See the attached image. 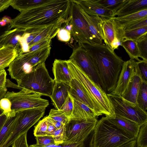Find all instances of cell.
I'll return each instance as SVG.
<instances>
[{
  "label": "cell",
  "instance_id": "6da1fadb",
  "mask_svg": "<svg viewBox=\"0 0 147 147\" xmlns=\"http://www.w3.org/2000/svg\"><path fill=\"white\" fill-rule=\"evenodd\" d=\"M70 0H49L34 8L22 11L9 23L11 29H22L62 24L68 17Z\"/></svg>",
  "mask_w": 147,
  "mask_h": 147
},
{
  "label": "cell",
  "instance_id": "7a4b0ae2",
  "mask_svg": "<svg viewBox=\"0 0 147 147\" xmlns=\"http://www.w3.org/2000/svg\"><path fill=\"white\" fill-rule=\"evenodd\" d=\"M90 56L98 72L101 88L107 93L115 89L124 61L103 43L90 45L79 44Z\"/></svg>",
  "mask_w": 147,
  "mask_h": 147
},
{
  "label": "cell",
  "instance_id": "3957f363",
  "mask_svg": "<svg viewBox=\"0 0 147 147\" xmlns=\"http://www.w3.org/2000/svg\"><path fill=\"white\" fill-rule=\"evenodd\" d=\"M67 61L72 77L82 84L92 101L96 117L104 115L106 117L114 118L113 108L107 93L81 70L73 60L69 59Z\"/></svg>",
  "mask_w": 147,
  "mask_h": 147
},
{
  "label": "cell",
  "instance_id": "277c9868",
  "mask_svg": "<svg viewBox=\"0 0 147 147\" xmlns=\"http://www.w3.org/2000/svg\"><path fill=\"white\" fill-rule=\"evenodd\" d=\"M136 139L103 117L94 128L93 145V147H119Z\"/></svg>",
  "mask_w": 147,
  "mask_h": 147
},
{
  "label": "cell",
  "instance_id": "5b68a950",
  "mask_svg": "<svg viewBox=\"0 0 147 147\" xmlns=\"http://www.w3.org/2000/svg\"><path fill=\"white\" fill-rule=\"evenodd\" d=\"M55 83L50 76L45 62L36 66L18 84V88L50 97Z\"/></svg>",
  "mask_w": 147,
  "mask_h": 147
},
{
  "label": "cell",
  "instance_id": "8992f818",
  "mask_svg": "<svg viewBox=\"0 0 147 147\" xmlns=\"http://www.w3.org/2000/svg\"><path fill=\"white\" fill-rule=\"evenodd\" d=\"M96 118L88 120L69 119L66 124L67 140L63 144L74 147H84L88 143L89 135L94 129Z\"/></svg>",
  "mask_w": 147,
  "mask_h": 147
},
{
  "label": "cell",
  "instance_id": "52a82bcc",
  "mask_svg": "<svg viewBox=\"0 0 147 147\" xmlns=\"http://www.w3.org/2000/svg\"><path fill=\"white\" fill-rule=\"evenodd\" d=\"M46 107L24 110L17 112L18 117L11 133L1 147H9L20 135L27 132L44 115Z\"/></svg>",
  "mask_w": 147,
  "mask_h": 147
},
{
  "label": "cell",
  "instance_id": "ba28073f",
  "mask_svg": "<svg viewBox=\"0 0 147 147\" xmlns=\"http://www.w3.org/2000/svg\"><path fill=\"white\" fill-rule=\"evenodd\" d=\"M107 95L113 106L115 115L130 120L141 126L147 122V113L138 104L132 103L122 97L110 93Z\"/></svg>",
  "mask_w": 147,
  "mask_h": 147
},
{
  "label": "cell",
  "instance_id": "9c48e42d",
  "mask_svg": "<svg viewBox=\"0 0 147 147\" xmlns=\"http://www.w3.org/2000/svg\"><path fill=\"white\" fill-rule=\"evenodd\" d=\"M70 1L69 17L72 25L71 36L78 44L98 45L93 38L88 24L80 12L78 5L73 0Z\"/></svg>",
  "mask_w": 147,
  "mask_h": 147
},
{
  "label": "cell",
  "instance_id": "30bf717a",
  "mask_svg": "<svg viewBox=\"0 0 147 147\" xmlns=\"http://www.w3.org/2000/svg\"><path fill=\"white\" fill-rule=\"evenodd\" d=\"M40 94L22 90L18 92H7L4 97L11 103V109L16 113L24 110L41 107H47L49 101L42 98Z\"/></svg>",
  "mask_w": 147,
  "mask_h": 147
},
{
  "label": "cell",
  "instance_id": "8fae6325",
  "mask_svg": "<svg viewBox=\"0 0 147 147\" xmlns=\"http://www.w3.org/2000/svg\"><path fill=\"white\" fill-rule=\"evenodd\" d=\"M69 59L73 60L81 70L101 88V81L96 67L88 52L84 47L78 44L74 47Z\"/></svg>",
  "mask_w": 147,
  "mask_h": 147
},
{
  "label": "cell",
  "instance_id": "7c38bea8",
  "mask_svg": "<svg viewBox=\"0 0 147 147\" xmlns=\"http://www.w3.org/2000/svg\"><path fill=\"white\" fill-rule=\"evenodd\" d=\"M101 27L105 44L113 51L117 49L124 40V31L122 26L116 20L112 18L104 20Z\"/></svg>",
  "mask_w": 147,
  "mask_h": 147
},
{
  "label": "cell",
  "instance_id": "4fadbf2b",
  "mask_svg": "<svg viewBox=\"0 0 147 147\" xmlns=\"http://www.w3.org/2000/svg\"><path fill=\"white\" fill-rule=\"evenodd\" d=\"M136 62L135 60L130 59L124 62L116 87L110 93L121 97L123 96L135 74Z\"/></svg>",
  "mask_w": 147,
  "mask_h": 147
},
{
  "label": "cell",
  "instance_id": "5bb4252c",
  "mask_svg": "<svg viewBox=\"0 0 147 147\" xmlns=\"http://www.w3.org/2000/svg\"><path fill=\"white\" fill-rule=\"evenodd\" d=\"M88 15L92 17L98 16L103 20L112 17L113 13L105 8L96 0H73Z\"/></svg>",
  "mask_w": 147,
  "mask_h": 147
},
{
  "label": "cell",
  "instance_id": "9a60e30c",
  "mask_svg": "<svg viewBox=\"0 0 147 147\" xmlns=\"http://www.w3.org/2000/svg\"><path fill=\"white\" fill-rule=\"evenodd\" d=\"M69 86V93L72 98L88 107L93 111L96 116V110L94 104L85 89L79 82L75 78H73Z\"/></svg>",
  "mask_w": 147,
  "mask_h": 147
},
{
  "label": "cell",
  "instance_id": "2e32d148",
  "mask_svg": "<svg viewBox=\"0 0 147 147\" xmlns=\"http://www.w3.org/2000/svg\"><path fill=\"white\" fill-rule=\"evenodd\" d=\"M52 71L55 82H62L69 86L73 78L67 60L55 59L53 64Z\"/></svg>",
  "mask_w": 147,
  "mask_h": 147
},
{
  "label": "cell",
  "instance_id": "e0dca14e",
  "mask_svg": "<svg viewBox=\"0 0 147 147\" xmlns=\"http://www.w3.org/2000/svg\"><path fill=\"white\" fill-rule=\"evenodd\" d=\"M79 6L80 12L88 24L93 38L98 45L102 44L103 43L101 27L104 20L98 16H89L79 5Z\"/></svg>",
  "mask_w": 147,
  "mask_h": 147
},
{
  "label": "cell",
  "instance_id": "ac0fdd59",
  "mask_svg": "<svg viewBox=\"0 0 147 147\" xmlns=\"http://www.w3.org/2000/svg\"><path fill=\"white\" fill-rule=\"evenodd\" d=\"M69 86L62 82H55L51 95L49 97L55 107L58 110L65 101L69 94Z\"/></svg>",
  "mask_w": 147,
  "mask_h": 147
},
{
  "label": "cell",
  "instance_id": "d6986e66",
  "mask_svg": "<svg viewBox=\"0 0 147 147\" xmlns=\"http://www.w3.org/2000/svg\"><path fill=\"white\" fill-rule=\"evenodd\" d=\"M135 69V74L132 78L127 90L121 97L131 102L138 104L137 98L142 80L136 63Z\"/></svg>",
  "mask_w": 147,
  "mask_h": 147
},
{
  "label": "cell",
  "instance_id": "ffe728a7",
  "mask_svg": "<svg viewBox=\"0 0 147 147\" xmlns=\"http://www.w3.org/2000/svg\"><path fill=\"white\" fill-rule=\"evenodd\" d=\"M147 9V0H127L123 6L113 15L120 17Z\"/></svg>",
  "mask_w": 147,
  "mask_h": 147
},
{
  "label": "cell",
  "instance_id": "44dd1931",
  "mask_svg": "<svg viewBox=\"0 0 147 147\" xmlns=\"http://www.w3.org/2000/svg\"><path fill=\"white\" fill-rule=\"evenodd\" d=\"M106 117L110 121L128 134L136 138L140 126L130 120L117 115H115L113 118Z\"/></svg>",
  "mask_w": 147,
  "mask_h": 147
},
{
  "label": "cell",
  "instance_id": "7402d4cb",
  "mask_svg": "<svg viewBox=\"0 0 147 147\" xmlns=\"http://www.w3.org/2000/svg\"><path fill=\"white\" fill-rule=\"evenodd\" d=\"M73 102V110L69 119L87 120L96 118L94 113L86 105L74 99Z\"/></svg>",
  "mask_w": 147,
  "mask_h": 147
},
{
  "label": "cell",
  "instance_id": "603a6c76",
  "mask_svg": "<svg viewBox=\"0 0 147 147\" xmlns=\"http://www.w3.org/2000/svg\"><path fill=\"white\" fill-rule=\"evenodd\" d=\"M16 49L11 45L7 44L0 49V70L9 67L18 55Z\"/></svg>",
  "mask_w": 147,
  "mask_h": 147
},
{
  "label": "cell",
  "instance_id": "cb8c5ba5",
  "mask_svg": "<svg viewBox=\"0 0 147 147\" xmlns=\"http://www.w3.org/2000/svg\"><path fill=\"white\" fill-rule=\"evenodd\" d=\"M49 0H12L10 4L13 9L20 12L43 4Z\"/></svg>",
  "mask_w": 147,
  "mask_h": 147
},
{
  "label": "cell",
  "instance_id": "d4e9b609",
  "mask_svg": "<svg viewBox=\"0 0 147 147\" xmlns=\"http://www.w3.org/2000/svg\"><path fill=\"white\" fill-rule=\"evenodd\" d=\"M146 18H147V9L125 16L112 18L116 20L121 26H123Z\"/></svg>",
  "mask_w": 147,
  "mask_h": 147
},
{
  "label": "cell",
  "instance_id": "484cf974",
  "mask_svg": "<svg viewBox=\"0 0 147 147\" xmlns=\"http://www.w3.org/2000/svg\"><path fill=\"white\" fill-rule=\"evenodd\" d=\"M18 113L15 116L8 118L0 130V147L9 137L18 117Z\"/></svg>",
  "mask_w": 147,
  "mask_h": 147
},
{
  "label": "cell",
  "instance_id": "4316f807",
  "mask_svg": "<svg viewBox=\"0 0 147 147\" xmlns=\"http://www.w3.org/2000/svg\"><path fill=\"white\" fill-rule=\"evenodd\" d=\"M125 49L130 59L136 60L137 61L140 60L139 58V52L136 41L129 39H124L121 45Z\"/></svg>",
  "mask_w": 147,
  "mask_h": 147
},
{
  "label": "cell",
  "instance_id": "83f0119b",
  "mask_svg": "<svg viewBox=\"0 0 147 147\" xmlns=\"http://www.w3.org/2000/svg\"><path fill=\"white\" fill-rule=\"evenodd\" d=\"M137 103L139 107L143 111L147 110V82L142 80L138 94Z\"/></svg>",
  "mask_w": 147,
  "mask_h": 147
},
{
  "label": "cell",
  "instance_id": "f1b7e54d",
  "mask_svg": "<svg viewBox=\"0 0 147 147\" xmlns=\"http://www.w3.org/2000/svg\"><path fill=\"white\" fill-rule=\"evenodd\" d=\"M147 34V26L132 30L124 32V39L136 41Z\"/></svg>",
  "mask_w": 147,
  "mask_h": 147
},
{
  "label": "cell",
  "instance_id": "f546056e",
  "mask_svg": "<svg viewBox=\"0 0 147 147\" xmlns=\"http://www.w3.org/2000/svg\"><path fill=\"white\" fill-rule=\"evenodd\" d=\"M96 1L98 3L105 8L113 12L114 14L123 6L127 0H97Z\"/></svg>",
  "mask_w": 147,
  "mask_h": 147
},
{
  "label": "cell",
  "instance_id": "4dcf8cb0",
  "mask_svg": "<svg viewBox=\"0 0 147 147\" xmlns=\"http://www.w3.org/2000/svg\"><path fill=\"white\" fill-rule=\"evenodd\" d=\"M24 30L16 28L15 31L12 32L9 36L6 45H12L17 50L18 54L20 51V40L23 35Z\"/></svg>",
  "mask_w": 147,
  "mask_h": 147
},
{
  "label": "cell",
  "instance_id": "1f68e13d",
  "mask_svg": "<svg viewBox=\"0 0 147 147\" xmlns=\"http://www.w3.org/2000/svg\"><path fill=\"white\" fill-rule=\"evenodd\" d=\"M2 20V18H0V22ZM16 30L11 29L9 24L4 26L0 24V49L6 45L9 36Z\"/></svg>",
  "mask_w": 147,
  "mask_h": 147
},
{
  "label": "cell",
  "instance_id": "d6a6232c",
  "mask_svg": "<svg viewBox=\"0 0 147 147\" xmlns=\"http://www.w3.org/2000/svg\"><path fill=\"white\" fill-rule=\"evenodd\" d=\"M136 140V147H147V122L140 126Z\"/></svg>",
  "mask_w": 147,
  "mask_h": 147
},
{
  "label": "cell",
  "instance_id": "836d02e7",
  "mask_svg": "<svg viewBox=\"0 0 147 147\" xmlns=\"http://www.w3.org/2000/svg\"><path fill=\"white\" fill-rule=\"evenodd\" d=\"M66 125H64L59 129H57L52 136L55 145L63 144L67 140L66 133Z\"/></svg>",
  "mask_w": 147,
  "mask_h": 147
},
{
  "label": "cell",
  "instance_id": "e575fe53",
  "mask_svg": "<svg viewBox=\"0 0 147 147\" xmlns=\"http://www.w3.org/2000/svg\"><path fill=\"white\" fill-rule=\"evenodd\" d=\"M0 108L3 111V115H5L7 118L13 117L16 113L11 109V103L8 98L4 97L0 100Z\"/></svg>",
  "mask_w": 147,
  "mask_h": 147
},
{
  "label": "cell",
  "instance_id": "d590c367",
  "mask_svg": "<svg viewBox=\"0 0 147 147\" xmlns=\"http://www.w3.org/2000/svg\"><path fill=\"white\" fill-rule=\"evenodd\" d=\"M47 117L54 120L61 122L64 125H66L69 120V119L64 113L58 109H51Z\"/></svg>",
  "mask_w": 147,
  "mask_h": 147
},
{
  "label": "cell",
  "instance_id": "8d00e7d4",
  "mask_svg": "<svg viewBox=\"0 0 147 147\" xmlns=\"http://www.w3.org/2000/svg\"><path fill=\"white\" fill-rule=\"evenodd\" d=\"M135 41L139 51V57L147 61V34Z\"/></svg>",
  "mask_w": 147,
  "mask_h": 147
},
{
  "label": "cell",
  "instance_id": "74e56055",
  "mask_svg": "<svg viewBox=\"0 0 147 147\" xmlns=\"http://www.w3.org/2000/svg\"><path fill=\"white\" fill-rule=\"evenodd\" d=\"M147 26V18L140 19L121 26L124 32L128 31Z\"/></svg>",
  "mask_w": 147,
  "mask_h": 147
},
{
  "label": "cell",
  "instance_id": "f35d334b",
  "mask_svg": "<svg viewBox=\"0 0 147 147\" xmlns=\"http://www.w3.org/2000/svg\"><path fill=\"white\" fill-rule=\"evenodd\" d=\"M47 121L46 117L40 121L35 127L34 134L35 137L47 135Z\"/></svg>",
  "mask_w": 147,
  "mask_h": 147
},
{
  "label": "cell",
  "instance_id": "ab89813d",
  "mask_svg": "<svg viewBox=\"0 0 147 147\" xmlns=\"http://www.w3.org/2000/svg\"><path fill=\"white\" fill-rule=\"evenodd\" d=\"M73 99L69 93L64 103L59 110L63 112L69 119L71 117L73 110Z\"/></svg>",
  "mask_w": 147,
  "mask_h": 147
},
{
  "label": "cell",
  "instance_id": "60d3db41",
  "mask_svg": "<svg viewBox=\"0 0 147 147\" xmlns=\"http://www.w3.org/2000/svg\"><path fill=\"white\" fill-rule=\"evenodd\" d=\"M36 144L40 146L45 147L47 146L55 144V142L52 136L46 135L36 136Z\"/></svg>",
  "mask_w": 147,
  "mask_h": 147
},
{
  "label": "cell",
  "instance_id": "b9f144b4",
  "mask_svg": "<svg viewBox=\"0 0 147 147\" xmlns=\"http://www.w3.org/2000/svg\"><path fill=\"white\" fill-rule=\"evenodd\" d=\"M136 63L140 71L142 80L147 82V61L141 60L136 61Z\"/></svg>",
  "mask_w": 147,
  "mask_h": 147
},
{
  "label": "cell",
  "instance_id": "7bdbcfd3",
  "mask_svg": "<svg viewBox=\"0 0 147 147\" xmlns=\"http://www.w3.org/2000/svg\"><path fill=\"white\" fill-rule=\"evenodd\" d=\"M27 132L19 136L12 144V147H29L27 142Z\"/></svg>",
  "mask_w": 147,
  "mask_h": 147
},
{
  "label": "cell",
  "instance_id": "ee69618b",
  "mask_svg": "<svg viewBox=\"0 0 147 147\" xmlns=\"http://www.w3.org/2000/svg\"><path fill=\"white\" fill-rule=\"evenodd\" d=\"M57 35L58 39L64 42L69 41L71 38V32L61 26Z\"/></svg>",
  "mask_w": 147,
  "mask_h": 147
},
{
  "label": "cell",
  "instance_id": "f6af8a7d",
  "mask_svg": "<svg viewBox=\"0 0 147 147\" xmlns=\"http://www.w3.org/2000/svg\"><path fill=\"white\" fill-rule=\"evenodd\" d=\"M12 0H0V13L7 9L9 6Z\"/></svg>",
  "mask_w": 147,
  "mask_h": 147
},
{
  "label": "cell",
  "instance_id": "bcb514c9",
  "mask_svg": "<svg viewBox=\"0 0 147 147\" xmlns=\"http://www.w3.org/2000/svg\"><path fill=\"white\" fill-rule=\"evenodd\" d=\"M7 75L5 70L0 74V88L5 87Z\"/></svg>",
  "mask_w": 147,
  "mask_h": 147
},
{
  "label": "cell",
  "instance_id": "7dc6e473",
  "mask_svg": "<svg viewBox=\"0 0 147 147\" xmlns=\"http://www.w3.org/2000/svg\"><path fill=\"white\" fill-rule=\"evenodd\" d=\"M46 119L48 123L47 135L52 136L53 133L57 129L52 123L48 121L47 119Z\"/></svg>",
  "mask_w": 147,
  "mask_h": 147
},
{
  "label": "cell",
  "instance_id": "c3c4849f",
  "mask_svg": "<svg viewBox=\"0 0 147 147\" xmlns=\"http://www.w3.org/2000/svg\"><path fill=\"white\" fill-rule=\"evenodd\" d=\"M47 120L52 123L57 129H59L64 125L61 122L53 120L47 117H46Z\"/></svg>",
  "mask_w": 147,
  "mask_h": 147
},
{
  "label": "cell",
  "instance_id": "681fc988",
  "mask_svg": "<svg viewBox=\"0 0 147 147\" xmlns=\"http://www.w3.org/2000/svg\"><path fill=\"white\" fill-rule=\"evenodd\" d=\"M3 113V111L0 108V130L8 118L5 115L2 114Z\"/></svg>",
  "mask_w": 147,
  "mask_h": 147
},
{
  "label": "cell",
  "instance_id": "f907efd6",
  "mask_svg": "<svg viewBox=\"0 0 147 147\" xmlns=\"http://www.w3.org/2000/svg\"><path fill=\"white\" fill-rule=\"evenodd\" d=\"M136 140H134L126 143L119 147H136Z\"/></svg>",
  "mask_w": 147,
  "mask_h": 147
},
{
  "label": "cell",
  "instance_id": "816d5d0a",
  "mask_svg": "<svg viewBox=\"0 0 147 147\" xmlns=\"http://www.w3.org/2000/svg\"><path fill=\"white\" fill-rule=\"evenodd\" d=\"M7 92V89L6 88H0V100L3 98Z\"/></svg>",
  "mask_w": 147,
  "mask_h": 147
},
{
  "label": "cell",
  "instance_id": "f5cc1de1",
  "mask_svg": "<svg viewBox=\"0 0 147 147\" xmlns=\"http://www.w3.org/2000/svg\"><path fill=\"white\" fill-rule=\"evenodd\" d=\"M5 69H1L0 70V74L5 70Z\"/></svg>",
  "mask_w": 147,
  "mask_h": 147
},
{
  "label": "cell",
  "instance_id": "db71d44e",
  "mask_svg": "<svg viewBox=\"0 0 147 147\" xmlns=\"http://www.w3.org/2000/svg\"><path fill=\"white\" fill-rule=\"evenodd\" d=\"M29 147H34L33 145H30Z\"/></svg>",
  "mask_w": 147,
  "mask_h": 147
}]
</instances>
